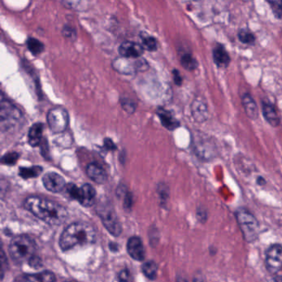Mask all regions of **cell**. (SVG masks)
Here are the masks:
<instances>
[{
    "mask_svg": "<svg viewBox=\"0 0 282 282\" xmlns=\"http://www.w3.org/2000/svg\"><path fill=\"white\" fill-rule=\"evenodd\" d=\"M8 268V260L2 248L0 249V281L3 279Z\"/></svg>",
    "mask_w": 282,
    "mask_h": 282,
    "instance_id": "83f0119b",
    "label": "cell"
},
{
    "mask_svg": "<svg viewBox=\"0 0 282 282\" xmlns=\"http://www.w3.org/2000/svg\"><path fill=\"white\" fill-rule=\"evenodd\" d=\"M1 246H2V244H1V241H0V249H1Z\"/></svg>",
    "mask_w": 282,
    "mask_h": 282,
    "instance_id": "b9f144b4",
    "label": "cell"
},
{
    "mask_svg": "<svg viewBox=\"0 0 282 282\" xmlns=\"http://www.w3.org/2000/svg\"><path fill=\"white\" fill-rule=\"evenodd\" d=\"M142 271L145 275V277H148L149 279H155L157 276L158 266L155 262L149 261L142 266Z\"/></svg>",
    "mask_w": 282,
    "mask_h": 282,
    "instance_id": "7402d4cb",
    "label": "cell"
},
{
    "mask_svg": "<svg viewBox=\"0 0 282 282\" xmlns=\"http://www.w3.org/2000/svg\"><path fill=\"white\" fill-rule=\"evenodd\" d=\"M42 172V168L41 167H33V168H22L20 169V176L27 179L31 177H35L38 176L39 174Z\"/></svg>",
    "mask_w": 282,
    "mask_h": 282,
    "instance_id": "d4e9b609",
    "label": "cell"
},
{
    "mask_svg": "<svg viewBox=\"0 0 282 282\" xmlns=\"http://www.w3.org/2000/svg\"><path fill=\"white\" fill-rule=\"evenodd\" d=\"M239 38L244 44H252L255 41V36L249 31L243 30L239 33Z\"/></svg>",
    "mask_w": 282,
    "mask_h": 282,
    "instance_id": "4316f807",
    "label": "cell"
},
{
    "mask_svg": "<svg viewBox=\"0 0 282 282\" xmlns=\"http://www.w3.org/2000/svg\"><path fill=\"white\" fill-rule=\"evenodd\" d=\"M63 35H65V37H67V38H73L74 35H76V33L72 27H65V28L63 29Z\"/></svg>",
    "mask_w": 282,
    "mask_h": 282,
    "instance_id": "d6a6232c",
    "label": "cell"
},
{
    "mask_svg": "<svg viewBox=\"0 0 282 282\" xmlns=\"http://www.w3.org/2000/svg\"><path fill=\"white\" fill-rule=\"evenodd\" d=\"M236 219L245 240L248 243L256 240L259 233V224L254 215L247 210L240 208L236 212Z\"/></svg>",
    "mask_w": 282,
    "mask_h": 282,
    "instance_id": "5b68a950",
    "label": "cell"
},
{
    "mask_svg": "<svg viewBox=\"0 0 282 282\" xmlns=\"http://www.w3.org/2000/svg\"><path fill=\"white\" fill-rule=\"evenodd\" d=\"M181 64L187 70H194L198 65L195 58H193L190 54H185L182 55L181 58Z\"/></svg>",
    "mask_w": 282,
    "mask_h": 282,
    "instance_id": "cb8c5ba5",
    "label": "cell"
},
{
    "mask_svg": "<svg viewBox=\"0 0 282 282\" xmlns=\"http://www.w3.org/2000/svg\"><path fill=\"white\" fill-rule=\"evenodd\" d=\"M18 157L19 156L17 153H9V154L4 155L1 159V163L8 164V165H12V164H14V163H16Z\"/></svg>",
    "mask_w": 282,
    "mask_h": 282,
    "instance_id": "f546056e",
    "label": "cell"
},
{
    "mask_svg": "<svg viewBox=\"0 0 282 282\" xmlns=\"http://www.w3.org/2000/svg\"><path fill=\"white\" fill-rule=\"evenodd\" d=\"M122 105L123 108L125 109V111L130 113H132L134 111L136 110V106L132 101L130 100H123L122 102Z\"/></svg>",
    "mask_w": 282,
    "mask_h": 282,
    "instance_id": "4dcf8cb0",
    "label": "cell"
},
{
    "mask_svg": "<svg viewBox=\"0 0 282 282\" xmlns=\"http://www.w3.org/2000/svg\"><path fill=\"white\" fill-rule=\"evenodd\" d=\"M258 183L259 185H263L264 184V183H265V180H264V178H263V177H258Z\"/></svg>",
    "mask_w": 282,
    "mask_h": 282,
    "instance_id": "8d00e7d4",
    "label": "cell"
},
{
    "mask_svg": "<svg viewBox=\"0 0 282 282\" xmlns=\"http://www.w3.org/2000/svg\"><path fill=\"white\" fill-rule=\"evenodd\" d=\"M27 47L33 54H41L44 51V45L41 41L35 38H29L27 40Z\"/></svg>",
    "mask_w": 282,
    "mask_h": 282,
    "instance_id": "484cf974",
    "label": "cell"
},
{
    "mask_svg": "<svg viewBox=\"0 0 282 282\" xmlns=\"http://www.w3.org/2000/svg\"><path fill=\"white\" fill-rule=\"evenodd\" d=\"M43 124L36 123L30 128L28 133V141L32 146H38L41 144L43 133Z\"/></svg>",
    "mask_w": 282,
    "mask_h": 282,
    "instance_id": "ffe728a7",
    "label": "cell"
},
{
    "mask_svg": "<svg viewBox=\"0 0 282 282\" xmlns=\"http://www.w3.org/2000/svg\"><path fill=\"white\" fill-rule=\"evenodd\" d=\"M42 182H43L44 187L52 193H60L66 187L64 177L60 176V174L53 173V172L45 174L42 178Z\"/></svg>",
    "mask_w": 282,
    "mask_h": 282,
    "instance_id": "30bf717a",
    "label": "cell"
},
{
    "mask_svg": "<svg viewBox=\"0 0 282 282\" xmlns=\"http://www.w3.org/2000/svg\"><path fill=\"white\" fill-rule=\"evenodd\" d=\"M127 252L136 261H142L145 256L144 245L138 237H131L127 242Z\"/></svg>",
    "mask_w": 282,
    "mask_h": 282,
    "instance_id": "4fadbf2b",
    "label": "cell"
},
{
    "mask_svg": "<svg viewBox=\"0 0 282 282\" xmlns=\"http://www.w3.org/2000/svg\"><path fill=\"white\" fill-rule=\"evenodd\" d=\"M55 276L51 271L27 274L20 278V282H55Z\"/></svg>",
    "mask_w": 282,
    "mask_h": 282,
    "instance_id": "2e32d148",
    "label": "cell"
},
{
    "mask_svg": "<svg viewBox=\"0 0 282 282\" xmlns=\"http://www.w3.org/2000/svg\"><path fill=\"white\" fill-rule=\"evenodd\" d=\"M213 59L215 65L221 68L227 67L230 62V57L229 55L228 52H226L225 47L221 45L215 46L213 51Z\"/></svg>",
    "mask_w": 282,
    "mask_h": 282,
    "instance_id": "e0dca14e",
    "label": "cell"
},
{
    "mask_svg": "<svg viewBox=\"0 0 282 282\" xmlns=\"http://www.w3.org/2000/svg\"><path fill=\"white\" fill-rule=\"evenodd\" d=\"M193 282H203V280H202V277H197L193 281Z\"/></svg>",
    "mask_w": 282,
    "mask_h": 282,
    "instance_id": "74e56055",
    "label": "cell"
},
{
    "mask_svg": "<svg viewBox=\"0 0 282 282\" xmlns=\"http://www.w3.org/2000/svg\"><path fill=\"white\" fill-rule=\"evenodd\" d=\"M193 116L198 121L206 119L207 115V107L206 103L201 100H195L193 103Z\"/></svg>",
    "mask_w": 282,
    "mask_h": 282,
    "instance_id": "44dd1931",
    "label": "cell"
},
{
    "mask_svg": "<svg viewBox=\"0 0 282 282\" xmlns=\"http://www.w3.org/2000/svg\"><path fill=\"white\" fill-rule=\"evenodd\" d=\"M275 282H282V276H279V277H276V279H275Z\"/></svg>",
    "mask_w": 282,
    "mask_h": 282,
    "instance_id": "f35d334b",
    "label": "cell"
},
{
    "mask_svg": "<svg viewBox=\"0 0 282 282\" xmlns=\"http://www.w3.org/2000/svg\"><path fill=\"white\" fill-rule=\"evenodd\" d=\"M96 191L92 185H83L79 187V195L77 201L85 207H90L95 204Z\"/></svg>",
    "mask_w": 282,
    "mask_h": 282,
    "instance_id": "8fae6325",
    "label": "cell"
},
{
    "mask_svg": "<svg viewBox=\"0 0 282 282\" xmlns=\"http://www.w3.org/2000/svg\"><path fill=\"white\" fill-rule=\"evenodd\" d=\"M176 282H187V281H186V280L184 279V278H182V277H180V278H178V280L176 281Z\"/></svg>",
    "mask_w": 282,
    "mask_h": 282,
    "instance_id": "ab89813d",
    "label": "cell"
},
{
    "mask_svg": "<svg viewBox=\"0 0 282 282\" xmlns=\"http://www.w3.org/2000/svg\"><path fill=\"white\" fill-rule=\"evenodd\" d=\"M70 117L68 111L63 107H55L50 110L47 115V122L53 133H63L69 125Z\"/></svg>",
    "mask_w": 282,
    "mask_h": 282,
    "instance_id": "ba28073f",
    "label": "cell"
},
{
    "mask_svg": "<svg viewBox=\"0 0 282 282\" xmlns=\"http://www.w3.org/2000/svg\"><path fill=\"white\" fill-rule=\"evenodd\" d=\"M87 175L90 179L98 184H103L107 180V174L105 169L98 163H90L86 168Z\"/></svg>",
    "mask_w": 282,
    "mask_h": 282,
    "instance_id": "5bb4252c",
    "label": "cell"
},
{
    "mask_svg": "<svg viewBox=\"0 0 282 282\" xmlns=\"http://www.w3.org/2000/svg\"><path fill=\"white\" fill-rule=\"evenodd\" d=\"M95 240V229L92 225L85 222L73 223L61 234L60 246L64 251H68L74 247L88 246Z\"/></svg>",
    "mask_w": 282,
    "mask_h": 282,
    "instance_id": "7a4b0ae2",
    "label": "cell"
},
{
    "mask_svg": "<svg viewBox=\"0 0 282 282\" xmlns=\"http://www.w3.org/2000/svg\"><path fill=\"white\" fill-rule=\"evenodd\" d=\"M157 114L158 117H159V119H160L162 125L166 129L174 130L179 126V122L175 117H173V115L165 109L162 108V107L158 109Z\"/></svg>",
    "mask_w": 282,
    "mask_h": 282,
    "instance_id": "9a60e30c",
    "label": "cell"
},
{
    "mask_svg": "<svg viewBox=\"0 0 282 282\" xmlns=\"http://www.w3.org/2000/svg\"><path fill=\"white\" fill-rule=\"evenodd\" d=\"M25 207L35 216L51 225H60L68 218V212L60 204L41 198L30 196L25 201Z\"/></svg>",
    "mask_w": 282,
    "mask_h": 282,
    "instance_id": "6da1fadb",
    "label": "cell"
},
{
    "mask_svg": "<svg viewBox=\"0 0 282 282\" xmlns=\"http://www.w3.org/2000/svg\"><path fill=\"white\" fill-rule=\"evenodd\" d=\"M263 116L266 120V122L269 124L273 126L277 127L280 124V118L277 114V111L275 110L274 106L268 103H263Z\"/></svg>",
    "mask_w": 282,
    "mask_h": 282,
    "instance_id": "d6986e66",
    "label": "cell"
},
{
    "mask_svg": "<svg viewBox=\"0 0 282 282\" xmlns=\"http://www.w3.org/2000/svg\"><path fill=\"white\" fill-rule=\"evenodd\" d=\"M22 112L0 92V129L7 130L18 123Z\"/></svg>",
    "mask_w": 282,
    "mask_h": 282,
    "instance_id": "277c9868",
    "label": "cell"
},
{
    "mask_svg": "<svg viewBox=\"0 0 282 282\" xmlns=\"http://www.w3.org/2000/svg\"><path fill=\"white\" fill-rule=\"evenodd\" d=\"M118 281L120 282H130V274L128 270H122L118 275Z\"/></svg>",
    "mask_w": 282,
    "mask_h": 282,
    "instance_id": "1f68e13d",
    "label": "cell"
},
{
    "mask_svg": "<svg viewBox=\"0 0 282 282\" xmlns=\"http://www.w3.org/2000/svg\"><path fill=\"white\" fill-rule=\"evenodd\" d=\"M143 52L144 48L141 45L132 41H125L119 47V53L122 57L140 58Z\"/></svg>",
    "mask_w": 282,
    "mask_h": 282,
    "instance_id": "7c38bea8",
    "label": "cell"
},
{
    "mask_svg": "<svg viewBox=\"0 0 282 282\" xmlns=\"http://www.w3.org/2000/svg\"><path fill=\"white\" fill-rule=\"evenodd\" d=\"M98 215L107 231L114 236H118L122 233V226L113 207L110 203H100L98 206Z\"/></svg>",
    "mask_w": 282,
    "mask_h": 282,
    "instance_id": "8992f818",
    "label": "cell"
},
{
    "mask_svg": "<svg viewBox=\"0 0 282 282\" xmlns=\"http://www.w3.org/2000/svg\"><path fill=\"white\" fill-rule=\"evenodd\" d=\"M131 204H132V196H131L130 193H127L125 199V206L127 207V208H130V206H131Z\"/></svg>",
    "mask_w": 282,
    "mask_h": 282,
    "instance_id": "e575fe53",
    "label": "cell"
},
{
    "mask_svg": "<svg viewBox=\"0 0 282 282\" xmlns=\"http://www.w3.org/2000/svg\"><path fill=\"white\" fill-rule=\"evenodd\" d=\"M141 46L144 50H148L149 52H155L157 50V41L156 39L149 35H141Z\"/></svg>",
    "mask_w": 282,
    "mask_h": 282,
    "instance_id": "603a6c76",
    "label": "cell"
},
{
    "mask_svg": "<svg viewBox=\"0 0 282 282\" xmlns=\"http://www.w3.org/2000/svg\"><path fill=\"white\" fill-rule=\"evenodd\" d=\"M277 18H282V0H267Z\"/></svg>",
    "mask_w": 282,
    "mask_h": 282,
    "instance_id": "f1b7e54d",
    "label": "cell"
},
{
    "mask_svg": "<svg viewBox=\"0 0 282 282\" xmlns=\"http://www.w3.org/2000/svg\"><path fill=\"white\" fill-rule=\"evenodd\" d=\"M266 264L267 269L272 273H277L282 269V246L273 244L269 247L266 253Z\"/></svg>",
    "mask_w": 282,
    "mask_h": 282,
    "instance_id": "9c48e42d",
    "label": "cell"
},
{
    "mask_svg": "<svg viewBox=\"0 0 282 282\" xmlns=\"http://www.w3.org/2000/svg\"><path fill=\"white\" fill-rule=\"evenodd\" d=\"M115 70L122 74L130 75L148 68L146 61L140 58H117L113 61Z\"/></svg>",
    "mask_w": 282,
    "mask_h": 282,
    "instance_id": "52a82bcc",
    "label": "cell"
},
{
    "mask_svg": "<svg viewBox=\"0 0 282 282\" xmlns=\"http://www.w3.org/2000/svg\"><path fill=\"white\" fill-rule=\"evenodd\" d=\"M36 244L31 237L19 235L12 239L9 245V253L17 263L30 262L35 257Z\"/></svg>",
    "mask_w": 282,
    "mask_h": 282,
    "instance_id": "3957f363",
    "label": "cell"
},
{
    "mask_svg": "<svg viewBox=\"0 0 282 282\" xmlns=\"http://www.w3.org/2000/svg\"><path fill=\"white\" fill-rule=\"evenodd\" d=\"M173 73H174V80L175 82V84L180 86L182 84V79L181 75H180L179 71L174 70Z\"/></svg>",
    "mask_w": 282,
    "mask_h": 282,
    "instance_id": "836d02e7",
    "label": "cell"
},
{
    "mask_svg": "<svg viewBox=\"0 0 282 282\" xmlns=\"http://www.w3.org/2000/svg\"><path fill=\"white\" fill-rule=\"evenodd\" d=\"M105 144H106V147L108 149H116V145L113 144V142L111 141V140H106L105 141Z\"/></svg>",
    "mask_w": 282,
    "mask_h": 282,
    "instance_id": "d590c367",
    "label": "cell"
},
{
    "mask_svg": "<svg viewBox=\"0 0 282 282\" xmlns=\"http://www.w3.org/2000/svg\"><path fill=\"white\" fill-rule=\"evenodd\" d=\"M242 103L247 117L252 120L257 119L258 117V106L251 95L247 93L244 94L242 97Z\"/></svg>",
    "mask_w": 282,
    "mask_h": 282,
    "instance_id": "ac0fdd59",
    "label": "cell"
},
{
    "mask_svg": "<svg viewBox=\"0 0 282 282\" xmlns=\"http://www.w3.org/2000/svg\"><path fill=\"white\" fill-rule=\"evenodd\" d=\"M65 1H66L68 3H72L73 2H75V0H65Z\"/></svg>",
    "mask_w": 282,
    "mask_h": 282,
    "instance_id": "60d3db41",
    "label": "cell"
}]
</instances>
